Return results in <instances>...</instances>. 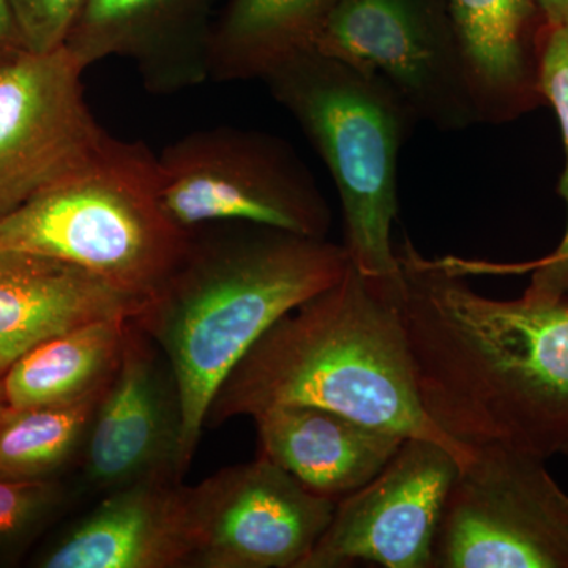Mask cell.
Returning <instances> with one entry per match:
<instances>
[{"label":"cell","instance_id":"1","mask_svg":"<svg viewBox=\"0 0 568 568\" xmlns=\"http://www.w3.org/2000/svg\"><path fill=\"white\" fill-rule=\"evenodd\" d=\"M447 260L407 265L402 308L426 414L467 447L568 443V298L496 301Z\"/></svg>","mask_w":568,"mask_h":568},{"label":"cell","instance_id":"2","mask_svg":"<svg viewBox=\"0 0 568 568\" xmlns=\"http://www.w3.org/2000/svg\"><path fill=\"white\" fill-rule=\"evenodd\" d=\"M399 295L349 263L338 282L280 317L254 343L216 392L205 426L276 406H317L433 440L465 466L474 448L443 432L422 403Z\"/></svg>","mask_w":568,"mask_h":568},{"label":"cell","instance_id":"3","mask_svg":"<svg viewBox=\"0 0 568 568\" xmlns=\"http://www.w3.org/2000/svg\"><path fill=\"white\" fill-rule=\"evenodd\" d=\"M345 245L235 223L201 239L133 317L170 362L182 409L179 476L200 446L209 407L235 365L284 315L338 282Z\"/></svg>","mask_w":568,"mask_h":568},{"label":"cell","instance_id":"4","mask_svg":"<svg viewBox=\"0 0 568 568\" xmlns=\"http://www.w3.org/2000/svg\"><path fill=\"white\" fill-rule=\"evenodd\" d=\"M194 233L164 209L156 156L142 142L111 136L73 173L0 219V246L78 265L142 306L181 265Z\"/></svg>","mask_w":568,"mask_h":568},{"label":"cell","instance_id":"5","mask_svg":"<svg viewBox=\"0 0 568 568\" xmlns=\"http://www.w3.org/2000/svg\"><path fill=\"white\" fill-rule=\"evenodd\" d=\"M293 114L334 178L351 264L387 293H402L392 245L398 211V159L413 111L379 78L304 50L263 78Z\"/></svg>","mask_w":568,"mask_h":568},{"label":"cell","instance_id":"6","mask_svg":"<svg viewBox=\"0 0 568 568\" xmlns=\"http://www.w3.org/2000/svg\"><path fill=\"white\" fill-rule=\"evenodd\" d=\"M160 196L179 226L250 223L327 239L332 212L293 149L271 134L203 130L156 156Z\"/></svg>","mask_w":568,"mask_h":568},{"label":"cell","instance_id":"7","mask_svg":"<svg viewBox=\"0 0 568 568\" xmlns=\"http://www.w3.org/2000/svg\"><path fill=\"white\" fill-rule=\"evenodd\" d=\"M473 448L444 504L432 568H568V495L547 459Z\"/></svg>","mask_w":568,"mask_h":568},{"label":"cell","instance_id":"8","mask_svg":"<svg viewBox=\"0 0 568 568\" xmlns=\"http://www.w3.org/2000/svg\"><path fill=\"white\" fill-rule=\"evenodd\" d=\"M312 48L386 82L417 121L443 132L481 123L444 0H338Z\"/></svg>","mask_w":568,"mask_h":568},{"label":"cell","instance_id":"9","mask_svg":"<svg viewBox=\"0 0 568 568\" xmlns=\"http://www.w3.org/2000/svg\"><path fill=\"white\" fill-rule=\"evenodd\" d=\"M182 504L189 568H301L336 507L261 457L182 485Z\"/></svg>","mask_w":568,"mask_h":568},{"label":"cell","instance_id":"10","mask_svg":"<svg viewBox=\"0 0 568 568\" xmlns=\"http://www.w3.org/2000/svg\"><path fill=\"white\" fill-rule=\"evenodd\" d=\"M65 44L0 63V219L88 162L110 134L82 91Z\"/></svg>","mask_w":568,"mask_h":568},{"label":"cell","instance_id":"11","mask_svg":"<svg viewBox=\"0 0 568 568\" xmlns=\"http://www.w3.org/2000/svg\"><path fill=\"white\" fill-rule=\"evenodd\" d=\"M462 463L440 444L406 437L368 484L336 503L301 568H432L444 504Z\"/></svg>","mask_w":568,"mask_h":568},{"label":"cell","instance_id":"12","mask_svg":"<svg viewBox=\"0 0 568 568\" xmlns=\"http://www.w3.org/2000/svg\"><path fill=\"white\" fill-rule=\"evenodd\" d=\"M181 437V398L170 362L130 320L121 364L82 447L85 487L104 495L153 478L182 481Z\"/></svg>","mask_w":568,"mask_h":568},{"label":"cell","instance_id":"13","mask_svg":"<svg viewBox=\"0 0 568 568\" xmlns=\"http://www.w3.org/2000/svg\"><path fill=\"white\" fill-rule=\"evenodd\" d=\"M207 0H84L65 41L82 69L136 63L149 91L179 92L211 78Z\"/></svg>","mask_w":568,"mask_h":568},{"label":"cell","instance_id":"14","mask_svg":"<svg viewBox=\"0 0 568 568\" xmlns=\"http://www.w3.org/2000/svg\"><path fill=\"white\" fill-rule=\"evenodd\" d=\"M182 481L153 478L104 497L52 540L41 568H189Z\"/></svg>","mask_w":568,"mask_h":568},{"label":"cell","instance_id":"15","mask_svg":"<svg viewBox=\"0 0 568 568\" xmlns=\"http://www.w3.org/2000/svg\"><path fill=\"white\" fill-rule=\"evenodd\" d=\"M136 298L65 261L0 246V366L52 336L104 320H133Z\"/></svg>","mask_w":568,"mask_h":568},{"label":"cell","instance_id":"16","mask_svg":"<svg viewBox=\"0 0 568 568\" xmlns=\"http://www.w3.org/2000/svg\"><path fill=\"white\" fill-rule=\"evenodd\" d=\"M257 457L302 487L342 500L368 484L406 437L317 406H276L253 416Z\"/></svg>","mask_w":568,"mask_h":568},{"label":"cell","instance_id":"17","mask_svg":"<svg viewBox=\"0 0 568 568\" xmlns=\"http://www.w3.org/2000/svg\"><path fill=\"white\" fill-rule=\"evenodd\" d=\"M480 122H507L544 102L538 62L547 22L534 0H444Z\"/></svg>","mask_w":568,"mask_h":568},{"label":"cell","instance_id":"18","mask_svg":"<svg viewBox=\"0 0 568 568\" xmlns=\"http://www.w3.org/2000/svg\"><path fill=\"white\" fill-rule=\"evenodd\" d=\"M129 321L80 325L22 354L3 372L6 406L70 405L102 395L121 364Z\"/></svg>","mask_w":568,"mask_h":568},{"label":"cell","instance_id":"19","mask_svg":"<svg viewBox=\"0 0 568 568\" xmlns=\"http://www.w3.org/2000/svg\"><path fill=\"white\" fill-rule=\"evenodd\" d=\"M338 0H231L213 28L211 78H264L283 61L312 48Z\"/></svg>","mask_w":568,"mask_h":568},{"label":"cell","instance_id":"20","mask_svg":"<svg viewBox=\"0 0 568 568\" xmlns=\"http://www.w3.org/2000/svg\"><path fill=\"white\" fill-rule=\"evenodd\" d=\"M102 395L70 405L3 406L0 409V480L61 478L67 467L80 462Z\"/></svg>","mask_w":568,"mask_h":568},{"label":"cell","instance_id":"21","mask_svg":"<svg viewBox=\"0 0 568 568\" xmlns=\"http://www.w3.org/2000/svg\"><path fill=\"white\" fill-rule=\"evenodd\" d=\"M538 88L541 99L551 104L562 132L566 170L559 182V194L568 211V21L547 26L538 62ZM526 297L537 301L568 298V220L567 230L555 253L534 265Z\"/></svg>","mask_w":568,"mask_h":568},{"label":"cell","instance_id":"22","mask_svg":"<svg viewBox=\"0 0 568 568\" xmlns=\"http://www.w3.org/2000/svg\"><path fill=\"white\" fill-rule=\"evenodd\" d=\"M70 500V489L62 478L0 480V558L29 547L61 517Z\"/></svg>","mask_w":568,"mask_h":568},{"label":"cell","instance_id":"23","mask_svg":"<svg viewBox=\"0 0 568 568\" xmlns=\"http://www.w3.org/2000/svg\"><path fill=\"white\" fill-rule=\"evenodd\" d=\"M22 47L32 52L59 50L69 39L84 0H9Z\"/></svg>","mask_w":568,"mask_h":568},{"label":"cell","instance_id":"24","mask_svg":"<svg viewBox=\"0 0 568 568\" xmlns=\"http://www.w3.org/2000/svg\"><path fill=\"white\" fill-rule=\"evenodd\" d=\"M24 50L9 0H0V63Z\"/></svg>","mask_w":568,"mask_h":568},{"label":"cell","instance_id":"25","mask_svg":"<svg viewBox=\"0 0 568 568\" xmlns=\"http://www.w3.org/2000/svg\"><path fill=\"white\" fill-rule=\"evenodd\" d=\"M547 26H559L568 21V0H534Z\"/></svg>","mask_w":568,"mask_h":568},{"label":"cell","instance_id":"26","mask_svg":"<svg viewBox=\"0 0 568 568\" xmlns=\"http://www.w3.org/2000/svg\"><path fill=\"white\" fill-rule=\"evenodd\" d=\"M2 377H3V368H2V366H0V409H2L3 406H6V403H3Z\"/></svg>","mask_w":568,"mask_h":568},{"label":"cell","instance_id":"27","mask_svg":"<svg viewBox=\"0 0 568 568\" xmlns=\"http://www.w3.org/2000/svg\"><path fill=\"white\" fill-rule=\"evenodd\" d=\"M560 455H564V457H566L568 459V443H567V446L564 447L562 454H560Z\"/></svg>","mask_w":568,"mask_h":568}]
</instances>
